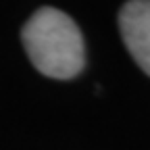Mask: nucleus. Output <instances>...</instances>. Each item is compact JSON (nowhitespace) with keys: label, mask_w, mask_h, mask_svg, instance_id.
<instances>
[{"label":"nucleus","mask_w":150,"mask_h":150,"mask_svg":"<svg viewBox=\"0 0 150 150\" xmlns=\"http://www.w3.org/2000/svg\"><path fill=\"white\" fill-rule=\"evenodd\" d=\"M21 40L31 65L46 77L71 79L86 65L81 31L59 8H38L23 25Z\"/></svg>","instance_id":"nucleus-1"},{"label":"nucleus","mask_w":150,"mask_h":150,"mask_svg":"<svg viewBox=\"0 0 150 150\" xmlns=\"http://www.w3.org/2000/svg\"><path fill=\"white\" fill-rule=\"evenodd\" d=\"M119 29L129 54L150 75V0L125 2L119 11Z\"/></svg>","instance_id":"nucleus-2"}]
</instances>
